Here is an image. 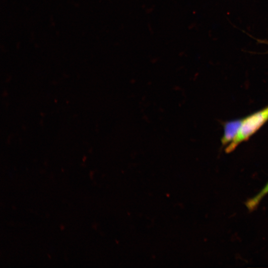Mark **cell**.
<instances>
[{
	"instance_id": "1",
	"label": "cell",
	"mask_w": 268,
	"mask_h": 268,
	"mask_svg": "<svg viewBox=\"0 0 268 268\" xmlns=\"http://www.w3.org/2000/svg\"><path fill=\"white\" fill-rule=\"evenodd\" d=\"M268 121V106L242 119L234 139L225 147V152L233 151L240 143L248 140Z\"/></svg>"
},
{
	"instance_id": "2",
	"label": "cell",
	"mask_w": 268,
	"mask_h": 268,
	"mask_svg": "<svg viewBox=\"0 0 268 268\" xmlns=\"http://www.w3.org/2000/svg\"><path fill=\"white\" fill-rule=\"evenodd\" d=\"M242 122V119L226 122L223 125V131L221 142L223 146H227L235 138Z\"/></svg>"
},
{
	"instance_id": "3",
	"label": "cell",
	"mask_w": 268,
	"mask_h": 268,
	"mask_svg": "<svg viewBox=\"0 0 268 268\" xmlns=\"http://www.w3.org/2000/svg\"><path fill=\"white\" fill-rule=\"evenodd\" d=\"M268 194V182L265 186L255 196L246 202V206L250 211L254 210L262 200Z\"/></svg>"
}]
</instances>
